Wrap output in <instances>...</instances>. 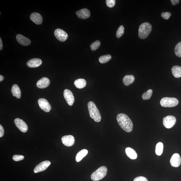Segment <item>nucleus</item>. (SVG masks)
<instances>
[{
    "mask_svg": "<svg viewBox=\"0 0 181 181\" xmlns=\"http://www.w3.org/2000/svg\"><path fill=\"white\" fill-rule=\"evenodd\" d=\"M100 45H101V42L99 40L96 41L91 45V49L92 51H95L99 48Z\"/></svg>",
    "mask_w": 181,
    "mask_h": 181,
    "instance_id": "obj_30",
    "label": "nucleus"
},
{
    "mask_svg": "<svg viewBox=\"0 0 181 181\" xmlns=\"http://www.w3.org/2000/svg\"><path fill=\"white\" fill-rule=\"evenodd\" d=\"M176 118L174 116L168 115L163 119V125L167 129H170L174 126L176 123Z\"/></svg>",
    "mask_w": 181,
    "mask_h": 181,
    "instance_id": "obj_6",
    "label": "nucleus"
},
{
    "mask_svg": "<svg viewBox=\"0 0 181 181\" xmlns=\"http://www.w3.org/2000/svg\"><path fill=\"white\" fill-rule=\"evenodd\" d=\"M42 63V61L40 59L35 58L31 59L27 62V66L29 68H36L40 66Z\"/></svg>",
    "mask_w": 181,
    "mask_h": 181,
    "instance_id": "obj_16",
    "label": "nucleus"
},
{
    "mask_svg": "<svg viewBox=\"0 0 181 181\" xmlns=\"http://www.w3.org/2000/svg\"><path fill=\"white\" fill-rule=\"evenodd\" d=\"M152 25L149 23H143L139 26V38L144 39L147 38L152 30Z\"/></svg>",
    "mask_w": 181,
    "mask_h": 181,
    "instance_id": "obj_3",
    "label": "nucleus"
},
{
    "mask_svg": "<svg viewBox=\"0 0 181 181\" xmlns=\"http://www.w3.org/2000/svg\"><path fill=\"white\" fill-rule=\"evenodd\" d=\"M17 40L18 42L23 46H28L31 44V41L28 38L25 37L23 35L19 34L17 35L16 37Z\"/></svg>",
    "mask_w": 181,
    "mask_h": 181,
    "instance_id": "obj_15",
    "label": "nucleus"
},
{
    "mask_svg": "<svg viewBox=\"0 0 181 181\" xmlns=\"http://www.w3.org/2000/svg\"><path fill=\"white\" fill-rule=\"evenodd\" d=\"M172 72L173 76L175 78L181 77V67L178 66H175L172 68Z\"/></svg>",
    "mask_w": 181,
    "mask_h": 181,
    "instance_id": "obj_22",
    "label": "nucleus"
},
{
    "mask_svg": "<svg viewBox=\"0 0 181 181\" xmlns=\"http://www.w3.org/2000/svg\"><path fill=\"white\" fill-rule=\"evenodd\" d=\"M30 19L31 21L37 25H40L42 22V17L38 13H32L30 15Z\"/></svg>",
    "mask_w": 181,
    "mask_h": 181,
    "instance_id": "obj_17",
    "label": "nucleus"
},
{
    "mask_svg": "<svg viewBox=\"0 0 181 181\" xmlns=\"http://www.w3.org/2000/svg\"><path fill=\"white\" fill-rule=\"evenodd\" d=\"M170 163L173 167L177 168L181 164V157L178 153H175L171 157Z\"/></svg>",
    "mask_w": 181,
    "mask_h": 181,
    "instance_id": "obj_13",
    "label": "nucleus"
},
{
    "mask_svg": "<svg viewBox=\"0 0 181 181\" xmlns=\"http://www.w3.org/2000/svg\"><path fill=\"white\" fill-rule=\"evenodd\" d=\"M76 14L78 18L85 19L90 16V12L88 9H83L76 12Z\"/></svg>",
    "mask_w": 181,
    "mask_h": 181,
    "instance_id": "obj_14",
    "label": "nucleus"
},
{
    "mask_svg": "<svg viewBox=\"0 0 181 181\" xmlns=\"http://www.w3.org/2000/svg\"><path fill=\"white\" fill-rule=\"evenodd\" d=\"M133 181H148V180L145 177L141 176L137 177L135 178Z\"/></svg>",
    "mask_w": 181,
    "mask_h": 181,
    "instance_id": "obj_34",
    "label": "nucleus"
},
{
    "mask_svg": "<svg viewBox=\"0 0 181 181\" xmlns=\"http://www.w3.org/2000/svg\"><path fill=\"white\" fill-rule=\"evenodd\" d=\"M86 80L82 78H79L76 80L74 82L75 86L78 88H84L86 86Z\"/></svg>",
    "mask_w": 181,
    "mask_h": 181,
    "instance_id": "obj_24",
    "label": "nucleus"
},
{
    "mask_svg": "<svg viewBox=\"0 0 181 181\" xmlns=\"http://www.w3.org/2000/svg\"><path fill=\"white\" fill-rule=\"evenodd\" d=\"M3 48V44L2 41L1 39L0 38V50H2Z\"/></svg>",
    "mask_w": 181,
    "mask_h": 181,
    "instance_id": "obj_37",
    "label": "nucleus"
},
{
    "mask_svg": "<svg viewBox=\"0 0 181 181\" xmlns=\"http://www.w3.org/2000/svg\"><path fill=\"white\" fill-rule=\"evenodd\" d=\"M4 134V130L2 126L0 125V137H3Z\"/></svg>",
    "mask_w": 181,
    "mask_h": 181,
    "instance_id": "obj_35",
    "label": "nucleus"
},
{
    "mask_svg": "<svg viewBox=\"0 0 181 181\" xmlns=\"http://www.w3.org/2000/svg\"><path fill=\"white\" fill-rule=\"evenodd\" d=\"M64 95L67 103L70 106H72L74 102V98L72 92L68 89L65 90Z\"/></svg>",
    "mask_w": 181,
    "mask_h": 181,
    "instance_id": "obj_10",
    "label": "nucleus"
},
{
    "mask_svg": "<svg viewBox=\"0 0 181 181\" xmlns=\"http://www.w3.org/2000/svg\"><path fill=\"white\" fill-rule=\"evenodd\" d=\"M54 35L56 38L61 42H64L68 37L66 32L60 29H57L54 31Z\"/></svg>",
    "mask_w": 181,
    "mask_h": 181,
    "instance_id": "obj_7",
    "label": "nucleus"
},
{
    "mask_svg": "<svg viewBox=\"0 0 181 181\" xmlns=\"http://www.w3.org/2000/svg\"><path fill=\"white\" fill-rule=\"evenodd\" d=\"M88 111L91 117L96 122L101 121V117L99 110L93 102L90 101L88 104Z\"/></svg>",
    "mask_w": 181,
    "mask_h": 181,
    "instance_id": "obj_2",
    "label": "nucleus"
},
{
    "mask_svg": "<svg viewBox=\"0 0 181 181\" xmlns=\"http://www.w3.org/2000/svg\"><path fill=\"white\" fill-rule=\"evenodd\" d=\"M171 15H172V14L169 12H162L161 13V17L165 19H170Z\"/></svg>",
    "mask_w": 181,
    "mask_h": 181,
    "instance_id": "obj_32",
    "label": "nucleus"
},
{
    "mask_svg": "<svg viewBox=\"0 0 181 181\" xmlns=\"http://www.w3.org/2000/svg\"><path fill=\"white\" fill-rule=\"evenodd\" d=\"M4 79V77L3 76L1 75H0V81L1 82Z\"/></svg>",
    "mask_w": 181,
    "mask_h": 181,
    "instance_id": "obj_38",
    "label": "nucleus"
},
{
    "mask_svg": "<svg viewBox=\"0 0 181 181\" xmlns=\"http://www.w3.org/2000/svg\"><path fill=\"white\" fill-rule=\"evenodd\" d=\"M51 162L49 161H45L41 162L35 167L34 172L35 173H37L43 172L46 170L50 166Z\"/></svg>",
    "mask_w": 181,
    "mask_h": 181,
    "instance_id": "obj_11",
    "label": "nucleus"
},
{
    "mask_svg": "<svg viewBox=\"0 0 181 181\" xmlns=\"http://www.w3.org/2000/svg\"><path fill=\"white\" fill-rule=\"evenodd\" d=\"M11 93L14 97L19 99L21 97V91L19 86L17 84L13 85L11 88Z\"/></svg>",
    "mask_w": 181,
    "mask_h": 181,
    "instance_id": "obj_19",
    "label": "nucleus"
},
{
    "mask_svg": "<svg viewBox=\"0 0 181 181\" xmlns=\"http://www.w3.org/2000/svg\"><path fill=\"white\" fill-rule=\"evenodd\" d=\"M174 52L177 56L181 58V42L178 43L175 46Z\"/></svg>",
    "mask_w": 181,
    "mask_h": 181,
    "instance_id": "obj_27",
    "label": "nucleus"
},
{
    "mask_svg": "<svg viewBox=\"0 0 181 181\" xmlns=\"http://www.w3.org/2000/svg\"><path fill=\"white\" fill-rule=\"evenodd\" d=\"M24 158V157L23 155H13V160L15 161H19L23 160Z\"/></svg>",
    "mask_w": 181,
    "mask_h": 181,
    "instance_id": "obj_33",
    "label": "nucleus"
},
{
    "mask_svg": "<svg viewBox=\"0 0 181 181\" xmlns=\"http://www.w3.org/2000/svg\"><path fill=\"white\" fill-rule=\"evenodd\" d=\"M153 94V90L149 89L146 92L143 93L142 95L143 99L144 100H148L150 99Z\"/></svg>",
    "mask_w": 181,
    "mask_h": 181,
    "instance_id": "obj_28",
    "label": "nucleus"
},
{
    "mask_svg": "<svg viewBox=\"0 0 181 181\" xmlns=\"http://www.w3.org/2000/svg\"><path fill=\"white\" fill-rule=\"evenodd\" d=\"M115 0H107L106 1L107 5L110 8L113 7L115 6Z\"/></svg>",
    "mask_w": 181,
    "mask_h": 181,
    "instance_id": "obj_31",
    "label": "nucleus"
},
{
    "mask_svg": "<svg viewBox=\"0 0 181 181\" xmlns=\"http://www.w3.org/2000/svg\"><path fill=\"white\" fill-rule=\"evenodd\" d=\"M15 124L19 130L23 133H25L28 129V127L25 122L23 120L17 118L14 121Z\"/></svg>",
    "mask_w": 181,
    "mask_h": 181,
    "instance_id": "obj_9",
    "label": "nucleus"
},
{
    "mask_svg": "<svg viewBox=\"0 0 181 181\" xmlns=\"http://www.w3.org/2000/svg\"><path fill=\"white\" fill-rule=\"evenodd\" d=\"M125 152L127 156L131 159H135L137 157V154L132 148L127 147L125 149Z\"/></svg>",
    "mask_w": 181,
    "mask_h": 181,
    "instance_id": "obj_20",
    "label": "nucleus"
},
{
    "mask_svg": "<svg viewBox=\"0 0 181 181\" xmlns=\"http://www.w3.org/2000/svg\"><path fill=\"white\" fill-rule=\"evenodd\" d=\"M88 151L86 149H82L76 154V160L77 162H79L88 154Z\"/></svg>",
    "mask_w": 181,
    "mask_h": 181,
    "instance_id": "obj_23",
    "label": "nucleus"
},
{
    "mask_svg": "<svg viewBox=\"0 0 181 181\" xmlns=\"http://www.w3.org/2000/svg\"><path fill=\"white\" fill-rule=\"evenodd\" d=\"M50 83V80L48 78L44 77L37 82L36 85L39 88H44L48 87Z\"/></svg>",
    "mask_w": 181,
    "mask_h": 181,
    "instance_id": "obj_18",
    "label": "nucleus"
},
{
    "mask_svg": "<svg viewBox=\"0 0 181 181\" xmlns=\"http://www.w3.org/2000/svg\"><path fill=\"white\" fill-rule=\"evenodd\" d=\"M163 149V143L161 142L157 143L155 149V153L158 156H160L162 154Z\"/></svg>",
    "mask_w": 181,
    "mask_h": 181,
    "instance_id": "obj_25",
    "label": "nucleus"
},
{
    "mask_svg": "<svg viewBox=\"0 0 181 181\" xmlns=\"http://www.w3.org/2000/svg\"><path fill=\"white\" fill-rule=\"evenodd\" d=\"M62 143L67 147H71L73 145L75 142L74 137L72 135H65L62 138Z\"/></svg>",
    "mask_w": 181,
    "mask_h": 181,
    "instance_id": "obj_12",
    "label": "nucleus"
},
{
    "mask_svg": "<svg viewBox=\"0 0 181 181\" xmlns=\"http://www.w3.org/2000/svg\"><path fill=\"white\" fill-rule=\"evenodd\" d=\"M170 1L173 5H176L179 3L180 1L179 0H171Z\"/></svg>",
    "mask_w": 181,
    "mask_h": 181,
    "instance_id": "obj_36",
    "label": "nucleus"
},
{
    "mask_svg": "<svg viewBox=\"0 0 181 181\" xmlns=\"http://www.w3.org/2000/svg\"><path fill=\"white\" fill-rule=\"evenodd\" d=\"M107 167L105 166L100 167L95 172L92 173L91 176V180L95 181L102 180L107 175Z\"/></svg>",
    "mask_w": 181,
    "mask_h": 181,
    "instance_id": "obj_4",
    "label": "nucleus"
},
{
    "mask_svg": "<svg viewBox=\"0 0 181 181\" xmlns=\"http://www.w3.org/2000/svg\"><path fill=\"white\" fill-rule=\"evenodd\" d=\"M111 55L107 54L104 55L100 57L99 58V61L100 63L105 64L111 60Z\"/></svg>",
    "mask_w": 181,
    "mask_h": 181,
    "instance_id": "obj_26",
    "label": "nucleus"
},
{
    "mask_svg": "<svg viewBox=\"0 0 181 181\" xmlns=\"http://www.w3.org/2000/svg\"><path fill=\"white\" fill-rule=\"evenodd\" d=\"M179 103L176 98L164 97L161 100L160 103L162 107H176Z\"/></svg>",
    "mask_w": 181,
    "mask_h": 181,
    "instance_id": "obj_5",
    "label": "nucleus"
},
{
    "mask_svg": "<svg viewBox=\"0 0 181 181\" xmlns=\"http://www.w3.org/2000/svg\"><path fill=\"white\" fill-rule=\"evenodd\" d=\"M135 78L132 75H129L125 76L123 79V82L125 85L128 86L134 82Z\"/></svg>",
    "mask_w": 181,
    "mask_h": 181,
    "instance_id": "obj_21",
    "label": "nucleus"
},
{
    "mask_svg": "<svg viewBox=\"0 0 181 181\" xmlns=\"http://www.w3.org/2000/svg\"><path fill=\"white\" fill-rule=\"evenodd\" d=\"M125 32V28L123 25H121L118 28L117 33H116V36L117 38H120L123 36Z\"/></svg>",
    "mask_w": 181,
    "mask_h": 181,
    "instance_id": "obj_29",
    "label": "nucleus"
},
{
    "mask_svg": "<svg viewBox=\"0 0 181 181\" xmlns=\"http://www.w3.org/2000/svg\"><path fill=\"white\" fill-rule=\"evenodd\" d=\"M117 119L120 127L124 130L127 133L132 131L133 124L128 116L125 114H119L117 115Z\"/></svg>",
    "mask_w": 181,
    "mask_h": 181,
    "instance_id": "obj_1",
    "label": "nucleus"
},
{
    "mask_svg": "<svg viewBox=\"0 0 181 181\" xmlns=\"http://www.w3.org/2000/svg\"><path fill=\"white\" fill-rule=\"evenodd\" d=\"M39 107L45 112L48 113L50 111L52 107L48 102L44 98H40L38 100Z\"/></svg>",
    "mask_w": 181,
    "mask_h": 181,
    "instance_id": "obj_8",
    "label": "nucleus"
}]
</instances>
